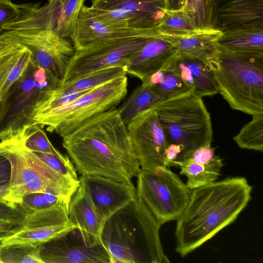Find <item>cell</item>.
I'll list each match as a JSON object with an SVG mask.
<instances>
[{
    "instance_id": "6da1fadb",
    "label": "cell",
    "mask_w": 263,
    "mask_h": 263,
    "mask_svg": "<svg viewBox=\"0 0 263 263\" xmlns=\"http://www.w3.org/2000/svg\"><path fill=\"white\" fill-rule=\"evenodd\" d=\"M62 139L63 147L81 175L124 181L141 170L117 107L96 115Z\"/></svg>"
},
{
    "instance_id": "7a4b0ae2",
    "label": "cell",
    "mask_w": 263,
    "mask_h": 263,
    "mask_svg": "<svg viewBox=\"0 0 263 263\" xmlns=\"http://www.w3.org/2000/svg\"><path fill=\"white\" fill-rule=\"evenodd\" d=\"M252 191L246 178L238 176L192 190L177 219L176 251L185 257L233 223L247 206Z\"/></svg>"
},
{
    "instance_id": "3957f363",
    "label": "cell",
    "mask_w": 263,
    "mask_h": 263,
    "mask_svg": "<svg viewBox=\"0 0 263 263\" xmlns=\"http://www.w3.org/2000/svg\"><path fill=\"white\" fill-rule=\"evenodd\" d=\"M161 225L140 199L117 211L104 223L101 242L110 263H167L159 235Z\"/></svg>"
},
{
    "instance_id": "277c9868",
    "label": "cell",
    "mask_w": 263,
    "mask_h": 263,
    "mask_svg": "<svg viewBox=\"0 0 263 263\" xmlns=\"http://www.w3.org/2000/svg\"><path fill=\"white\" fill-rule=\"evenodd\" d=\"M0 156L10 166V178L2 198L11 203L20 205L25 195L33 193L52 194L70 202L79 186V180L53 170L14 134L0 140Z\"/></svg>"
},
{
    "instance_id": "5b68a950",
    "label": "cell",
    "mask_w": 263,
    "mask_h": 263,
    "mask_svg": "<svg viewBox=\"0 0 263 263\" xmlns=\"http://www.w3.org/2000/svg\"><path fill=\"white\" fill-rule=\"evenodd\" d=\"M209 65L218 93L233 109L263 114V54L218 51Z\"/></svg>"
},
{
    "instance_id": "8992f818",
    "label": "cell",
    "mask_w": 263,
    "mask_h": 263,
    "mask_svg": "<svg viewBox=\"0 0 263 263\" xmlns=\"http://www.w3.org/2000/svg\"><path fill=\"white\" fill-rule=\"evenodd\" d=\"M152 108L157 113L167 145L182 147L175 161L197 147L211 145V116L202 98L193 92L187 93L161 101Z\"/></svg>"
},
{
    "instance_id": "52a82bcc",
    "label": "cell",
    "mask_w": 263,
    "mask_h": 263,
    "mask_svg": "<svg viewBox=\"0 0 263 263\" xmlns=\"http://www.w3.org/2000/svg\"><path fill=\"white\" fill-rule=\"evenodd\" d=\"M127 85L126 76L108 81L70 102L30 116L26 124H37L63 138L96 115L117 107L127 95Z\"/></svg>"
},
{
    "instance_id": "ba28073f",
    "label": "cell",
    "mask_w": 263,
    "mask_h": 263,
    "mask_svg": "<svg viewBox=\"0 0 263 263\" xmlns=\"http://www.w3.org/2000/svg\"><path fill=\"white\" fill-rule=\"evenodd\" d=\"M137 177L136 195L161 225L177 220L186 206L190 190L166 166L141 170Z\"/></svg>"
},
{
    "instance_id": "9c48e42d",
    "label": "cell",
    "mask_w": 263,
    "mask_h": 263,
    "mask_svg": "<svg viewBox=\"0 0 263 263\" xmlns=\"http://www.w3.org/2000/svg\"><path fill=\"white\" fill-rule=\"evenodd\" d=\"M61 80L48 74L32 57L27 70L12 85L5 104V117L0 140L26 124L28 118L42 93L58 87Z\"/></svg>"
},
{
    "instance_id": "30bf717a",
    "label": "cell",
    "mask_w": 263,
    "mask_h": 263,
    "mask_svg": "<svg viewBox=\"0 0 263 263\" xmlns=\"http://www.w3.org/2000/svg\"><path fill=\"white\" fill-rule=\"evenodd\" d=\"M0 40L25 47L37 65L61 81L76 51L66 38L47 30L5 31L0 33Z\"/></svg>"
},
{
    "instance_id": "8fae6325",
    "label": "cell",
    "mask_w": 263,
    "mask_h": 263,
    "mask_svg": "<svg viewBox=\"0 0 263 263\" xmlns=\"http://www.w3.org/2000/svg\"><path fill=\"white\" fill-rule=\"evenodd\" d=\"M148 37H126L91 48L76 50L61 85L71 83L111 66L125 67L128 61L145 45Z\"/></svg>"
},
{
    "instance_id": "7c38bea8",
    "label": "cell",
    "mask_w": 263,
    "mask_h": 263,
    "mask_svg": "<svg viewBox=\"0 0 263 263\" xmlns=\"http://www.w3.org/2000/svg\"><path fill=\"white\" fill-rule=\"evenodd\" d=\"M89 11L104 23L148 30L157 27L165 12V0H92Z\"/></svg>"
},
{
    "instance_id": "4fadbf2b",
    "label": "cell",
    "mask_w": 263,
    "mask_h": 263,
    "mask_svg": "<svg viewBox=\"0 0 263 263\" xmlns=\"http://www.w3.org/2000/svg\"><path fill=\"white\" fill-rule=\"evenodd\" d=\"M85 0H48L42 6L21 4L22 13L4 31L38 29L51 31L64 38L72 36L80 11Z\"/></svg>"
},
{
    "instance_id": "5bb4252c",
    "label": "cell",
    "mask_w": 263,
    "mask_h": 263,
    "mask_svg": "<svg viewBox=\"0 0 263 263\" xmlns=\"http://www.w3.org/2000/svg\"><path fill=\"white\" fill-rule=\"evenodd\" d=\"M68 204L28 213L21 224L2 236L0 246L41 245L77 228L69 220Z\"/></svg>"
},
{
    "instance_id": "9a60e30c",
    "label": "cell",
    "mask_w": 263,
    "mask_h": 263,
    "mask_svg": "<svg viewBox=\"0 0 263 263\" xmlns=\"http://www.w3.org/2000/svg\"><path fill=\"white\" fill-rule=\"evenodd\" d=\"M126 126L141 170L166 166L164 153L167 142L155 109L141 112Z\"/></svg>"
},
{
    "instance_id": "2e32d148",
    "label": "cell",
    "mask_w": 263,
    "mask_h": 263,
    "mask_svg": "<svg viewBox=\"0 0 263 263\" xmlns=\"http://www.w3.org/2000/svg\"><path fill=\"white\" fill-rule=\"evenodd\" d=\"M40 255L43 263H110L103 245L87 246L77 228L42 244Z\"/></svg>"
},
{
    "instance_id": "e0dca14e",
    "label": "cell",
    "mask_w": 263,
    "mask_h": 263,
    "mask_svg": "<svg viewBox=\"0 0 263 263\" xmlns=\"http://www.w3.org/2000/svg\"><path fill=\"white\" fill-rule=\"evenodd\" d=\"M79 180L105 220L137 198L136 189L131 180L87 175H81Z\"/></svg>"
},
{
    "instance_id": "ac0fdd59",
    "label": "cell",
    "mask_w": 263,
    "mask_h": 263,
    "mask_svg": "<svg viewBox=\"0 0 263 263\" xmlns=\"http://www.w3.org/2000/svg\"><path fill=\"white\" fill-rule=\"evenodd\" d=\"M151 36H154L152 29L139 30L106 24L83 5L71 39L75 50H80L126 37Z\"/></svg>"
},
{
    "instance_id": "d6986e66",
    "label": "cell",
    "mask_w": 263,
    "mask_h": 263,
    "mask_svg": "<svg viewBox=\"0 0 263 263\" xmlns=\"http://www.w3.org/2000/svg\"><path fill=\"white\" fill-rule=\"evenodd\" d=\"M178 55L174 44L162 35L149 36L142 48L128 61L125 70L127 74L143 82L153 73L165 69Z\"/></svg>"
},
{
    "instance_id": "ffe728a7",
    "label": "cell",
    "mask_w": 263,
    "mask_h": 263,
    "mask_svg": "<svg viewBox=\"0 0 263 263\" xmlns=\"http://www.w3.org/2000/svg\"><path fill=\"white\" fill-rule=\"evenodd\" d=\"M263 27V0H214V29Z\"/></svg>"
},
{
    "instance_id": "44dd1931",
    "label": "cell",
    "mask_w": 263,
    "mask_h": 263,
    "mask_svg": "<svg viewBox=\"0 0 263 263\" xmlns=\"http://www.w3.org/2000/svg\"><path fill=\"white\" fill-rule=\"evenodd\" d=\"M68 216L87 246L102 243L101 237L105 220L80 184L69 203Z\"/></svg>"
},
{
    "instance_id": "7402d4cb",
    "label": "cell",
    "mask_w": 263,
    "mask_h": 263,
    "mask_svg": "<svg viewBox=\"0 0 263 263\" xmlns=\"http://www.w3.org/2000/svg\"><path fill=\"white\" fill-rule=\"evenodd\" d=\"M165 69L179 76L192 92L200 98L218 93L213 72L207 63L178 54Z\"/></svg>"
},
{
    "instance_id": "603a6c76",
    "label": "cell",
    "mask_w": 263,
    "mask_h": 263,
    "mask_svg": "<svg viewBox=\"0 0 263 263\" xmlns=\"http://www.w3.org/2000/svg\"><path fill=\"white\" fill-rule=\"evenodd\" d=\"M221 33L213 30L181 36L160 35L174 44L179 55L197 59L209 64L218 53L217 40Z\"/></svg>"
},
{
    "instance_id": "cb8c5ba5",
    "label": "cell",
    "mask_w": 263,
    "mask_h": 263,
    "mask_svg": "<svg viewBox=\"0 0 263 263\" xmlns=\"http://www.w3.org/2000/svg\"><path fill=\"white\" fill-rule=\"evenodd\" d=\"M218 51L263 54V27H250L222 32L217 40Z\"/></svg>"
},
{
    "instance_id": "d4e9b609",
    "label": "cell",
    "mask_w": 263,
    "mask_h": 263,
    "mask_svg": "<svg viewBox=\"0 0 263 263\" xmlns=\"http://www.w3.org/2000/svg\"><path fill=\"white\" fill-rule=\"evenodd\" d=\"M127 75L125 67L114 66L93 72L71 83L52 90L55 95H68L92 89L115 79Z\"/></svg>"
},
{
    "instance_id": "484cf974",
    "label": "cell",
    "mask_w": 263,
    "mask_h": 263,
    "mask_svg": "<svg viewBox=\"0 0 263 263\" xmlns=\"http://www.w3.org/2000/svg\"><path fill=\"white\" fill-rule=\"evenodd\" d=\"M142 82L146 83L162 101L193 92L179 76L168 69L153 73Z\"/></svg>"
},
{
    "instance_id": "4316f807",
    "label": "cell",
    "mask_w": 263,
    "mask_h": 263,
    "mask_svg": "<svg viewBox=\"0 0 263 263\" xmlns=\"http://www.w3.org/2000/svg\"><path fill=\"white\" fill-rule=\"evenodd\" d=\"M162 100L145 83L136 87L118 108L123 122L127 124L135 116L152 108Z\"/></svg>"
},
{
    "instance_id": "83f0119b",
    "label": "cell",
    "mask_w": 263,
    "mask_h": 263,
    "mask_svg": "<svg viewBox=\"0 0 263 263\" xmlns=\"http://www.w3.org/2000/svg\"><path fill=\"white\" fill-rule=\"evenodd\" d=\"M171 166L180 168V174L186 177V185L191 190L216 181L220 175V171L214 167L190 159L173 161Z\"/></svg>"
},
{
    "instance_id": "f1b7e54d",
    "label": "cell",
    "mask_w": 263,
    "mask_h": 263,
    "mask_svg": "<svg viewBox=\"0 0 263 263\" xmlns=\"http://www.w3.org/2000/svg\"><path fill=\"white\" fill-rule=\"evenodd\" d=\"M152 30L155 36H181L198 32L184 10L165 11L160 24Z\"/></svg>"
},
{
    "instance_id": "f546056e",
    "label": "cell",
    "mask_w": 263,
    "mask_h": 263,
    "mask_svg": "<svg viewBox=\"0 0 263 263\" xmlns=\"http://www.w3.org/2000/svg\"><path fill=\"white\" fill-rule=\"evenodd\" d=\"M12 134H15L27 148L34 152L55 155L61 154L52 145L43 128L37 124H25Z\"/></svg>"
},
{
    "instance_id": "4dcf8cb0",
    "label": "cell",
    "mask_w": 263,
    "mask_h": 263,
    "mask_svg": "<svg viewBox=\"0 0 263 263\" xmlns=\"http://www.w3.org/2000/svg\"><path fill=\"white\" fill-rule=\"evenodd\" d=\"M184 11L198 32L214 29V0H186Z\"/></svg>"
},
{
    "instance_id": "1f68e13d",
    "label": "cell",
    "mask_w": 263,
    "mask_h": 263,
    "mask_svg": "<svg viewBox=\"0 0 263 263\" xmlns=\"http://www.w3.org/2000/svg\"><path fill=\"white\" fill-rule=\"evenodd\" d=\"M233 140L241 148L262 152L263 114L253 116L251 121L243 125Z\"/></svg>"
},
{
    "instance_id": "d6a6232c",
    "label": "cell",
    "mask_w": 263,
    "mask_h": 263,
    "mask_svg": "<svg viewBox=\"0 0 263 263\" xmlns=\"http://www.w3.org/2000/svg\"><path fill=\"white\" fill-rule=\"evenodd\" d=\"M41 245L16 244L0 246V263H43Z\"/></svg>"
},
{
    "instance_id": "836d02e7",
    "label": "cell",
    "mask_w": 263,
    "mask_h": 263,
    "mask_svg": "<svg viewBox=\"0 0 263 263\" xmlns=\"http://www.w3.org/2000/svg\"><path fill=\"white\" fill-rule=\"evenodd\" d=\"M32 60L30 51L24 47L20 57L0 88V108L4 115L5 104L10 88L24 74Z\"/></svg>"
},
{
    "instance_id": "e575fe53",
    "label": "cell",
    "mask_w": 263,
    "mask_h": 263,
    "mask_svg": "<svg viewBox=\"0 0 263 263\" xmlns=\"http://www.w3.org/2000/svg\"><path fill=\"white\" fill-rule=\"evenodd\" d=\"M69 202L55 195L48 193H33L25 195L20 205L26 212L45 209L58 204Z\"/></svg>"
},
{
    "instance_id": "d590c367",
    "label": "cell",
    "mask_w": 263,
    "mask_h": 263,
    "mask_svg": "<svg viewBox=\"0 0 263 263\" xmlns=\"http://www.w3.org/2000/svg\"><path fill=\"white\" fill-rule=\"evenodd\" d=\"M48 166L61 175L79 181L77 171L71 159L66 155H55L51 154L35 152Z\"/></svg>"
},
{
    "instance_id": "8d00e7d4",
    "label": "cell",
    "mask_w": 263,
    "mask_h": 263,
    "mask_svg": "<svg viewBox=\"0 0 263 263\" xmlns=\"http://www.w3.org/2000/svg\"><path fill=\"white\" fill-rule=\"evenodd\" d=\"M184 159H190L193 161L210 165L220 171L223 166L222 159L215 154V148L211 145L197 147L186 153L177 161Z\"/></svg>"
},
{
    "instance_id": "74e56055",
    "label": "cell",
    "mask_w": 263,
    "mask_h": 263,
    "mask_svg": "<svg viewBox=\"0 0 263 263\" xmlns=\"http://www.w3.org/2000/svg\"><path fill=\"white\" fill-rule=\"evenodd\" d=\"M27 213L20 205L11 203L0 197V222L16 227L22 224Z\"/></svg>"
},
{
    "instance_id": "f35d334b",
    "label": "cell",
    "mask_w": 263,
    "mask_h": 263,
    "mask_svg": "<svg viewBox=\"0 0 263 263\" xmlns=\"http://www.w3.org/2000/svg\"><path fill=\"white\" fill-rule=\"evenodd\" d=\"M22 12L21 5L15 4L11 0H0V33L5 25L17 21Z\"/></svg>"
},
{
    "instance_id": "ab89813d",
    "label": "cell",
    "mask_w": 263,
    "mask_h": 263,
    "mask_svg": "<svg viewBox=\"0 0 263 263\" xmlns=\"http://www.w3.org/2000/svg\"><path fill=\"white\" fill-rule=\"evenodd\" d=\"M182 147L176 144H168L164 153L165 164L167 167L171 162L175 161L182 153Z\"/></svg>"
},
{
    "instance_id": "60d3db41",
    "label": "cell",
    "mask_w": 263,
    "mask_h": 263,
    "mask_svg": "<svg viewBox=\"0 0 263 263\" xmlns=\"http://www.w3.org/2000/svg\"><path fill=\"white\" fill-rule=\"evenodd\" d=\"M10 176V163L6 158L0 156V186L8 182Z\"/></svg>"
},
{
    "instance_id": "b9f144b4",
    "label": "cell",
    "mask_w": 263,
    "mask_h": 263,
    "mask_svg": "<svg viewBox=\"0 0 263 263\" xmlns=\"http://www.w3.org/2000/svg\"><path fill=\"white\" fill-rule=\"evenodd\" d=\"M186 0H165V10L177 11L184 10Z\"/></svg>"
},
{
    "instance_id": "7bdbcfd3",
    "label": "cell",
    "mask_w": 263,
    "mask_h": 263,
    "mask_svg": "<svg viewBox=\"0 0 263 263\" xmlns=\"http://www.w3.org/2000/svg\"><path fill=\"white\" fill-rule=\"evenodd\" d=\"M17 48L16 44L0 40V58L13 52Z\"/></svg>"
},
{
    "instance_id": "ee69618b",
    "label": "cell",
    "mask_w": 263,
    "mask_h": 263,
    "mask_svg": "<svg viewBox=\"0 0 263 263\" xmlns=\"http://www.w3.org/2000/svg\"><path fill=\"white\" fill-rule=\"evenodd\" d=\"M6 56V55H5ZM5 57V56H4ZM0 58V61L3 58ZM3 121H4V116H3V111L2 110V109L0 108V128H1L2 126V124H3Z\"/></svg>"
},
{
    "instance_id": "f6af8a7d",
    "label": "cell",
    "mask_w": 263,
    "mask_h": 263,
    "mask_svg": "<svg viewBox=\"0 0 263 263\" xmlns=\"http://www.w3.org/2000/svg\"><path fill=\"white\" fill-rule=\"evenodd\" d=\"M1 239H2V236H0V241H1Z\"/></svg>"
}]
</instances>
